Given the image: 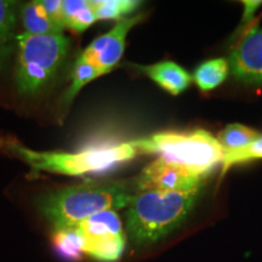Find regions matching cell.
<instances>
[{"label": "cell", "instance_id": "d6986e66", "mask_svg": "<svg viewBox=\"0 0 262 262\" xmlns=\"http://www.w3.org/2000/svg\"><path fill=\"white\" fill-rule=\"evenodd\" d=\"M255 159H262V136L258 137L249 145L242 147L239 149L225 152L224 160H222V171L221 178L228 171L229 168L245 162H250Z\"/></svg>", "mask_w": 262, "mask_h": 262}, {"label": "cell", "instance_id": "8992f818", "mask_svg": "<svg viewBox=\"0 0 262 262\" xmlns=\"http://www.w3.org/2000/svg\"><path fill=\"white\" fill-rule=\"evenodd\" d=\"M81 239L83 253L100 262H116L125 250L126 239L116 210L91 216L75 226Z\"/></svg>", "mask_w": 262, "mask_h": 262}, {"label": "cell", "instance_id": "277c9868", "mask_svg": "<svg viewBox=\"0 0 262 262\" xmlns=\"http://www.w3.org/2000/svg\"><path fill=\"white\" fill-rule=\"evenodd\" d=\"M15 81L22 95H35L50 83L67 55L70 39L61 35H33L22 33L16 37Z\"/></svg>", "mask_w": 262, "mask_h": 262}, {"label": "cell", "instance_id": "e0dca14e", "mask_svg": "<svg viewBox=\"0 0 262 262\" xmlns=\"http://www.w3.org/2000/svg\"><path fill=\"white\" fill-rule=\"evenodd\" d=\"M16 26V3L0 0V62L8 55Z\"/></svg>", "mask_w": 262, "mask_h": 262}, {"label": "cell", "instance_id": "3957f363", "mask_svg": "<svg viewBox=\"0 0 262 262\" xmlns=\"http://www.w3.org/2000/svg\"><path fill=\"white\" fill-rule=\"evenodd\" d=\"M130 145L137 153L158 155L159 158L201 176L210 172L225 157L219 140L206 130L165 131L130 141Z\"/></svg>", "mask_w": 262, "mask_h": 262}, {"label": "cell", "instance_id": "5bb4252c", "mask_svg": "<svg viewBox=\"0 0 262 262\" xmlns=\"http://www.w3.org/2000/svg\"><path fill=\"white\" fill-rule=\"evenodd\" d=\"M103 74L104 73L100 68H97L89 60H86L83 55H80L74 63L73 71H72L71 86L66 91L63 100H62V104L66 107L71 104L74 97L77 96L78 93L83 89L85 85L89 84L90 81H93Z\"/></svg>", "mask_w": 262, "mask_h": 262}, {"label": "cell", "instance_id": "4fadbf2b", "mask_svg": "<svg viewBox=\"0 0 262 262\" xmlns=\"http://www.w3.org/2000/svg\"><path fill=\"white\" fill-rule=\"evenodd\" d=\"M62 8L64 27L72 29L73 32H84L95 21H97L91 0H64L62 2Z\"/></svg>", "mask_w": 262, "mask_h": 262}, {"label": "cell", "instance_id": "5b68a950", "mask_svg": "<svg viewBox=\"0 0 262 262\" xmlns=\"http://www.w3.org/2000/svg\"><path fill=\"white\" fill-rule=\"evenodd\" d=\"M5 145L33 169L72 176L101 171L137 156V150L130 142L75 153L37 152L26 148L15 140H6Z\"/></svg>", "mask_w": 262, "mask_h": 262}, {"label": "cell", "instance_id": "9a60e30c", "mask_svg": "<svg viewBox=\"0 0 262 262\" xmlns=\"http://www.w3.org/2000/svg\"><path fill=\"white\" fill-rule=\"evenodd\" d=\"M142 4L135 0H91L96 19H122Z\"/></svg>", "mask_w": 262, "mask_h": 262}, {"label": "cell", "instance_id": "8fae6325", "mask_svg": "<svg viewBox=\"0 0 262 262\" xmlns=\"http://www.w3.org/2000/svg\"><path fill=\"white\" fill-rule=\"evenodd\" d=\"M22 24L26 33L33 35H61L63 31L58 28L41 8L39 2H31L22 9Z\"/></svg>", "mask_w": 262, "mask_h": 262}, {"label": "cell", "instance_id": "30bf717a", "mask_svg": "<svg viewBox=\"0 0 262 262\" xmlns=\"http://www.w3.org/2000/svg\"><path fill=\"white\" fill-rule=\"evenodd\" d=\"M133 66L171 95H180L187 89L193 80V77L187 71L172 61H160L148 66Z\"/></svg>", "mask_w": 262, "mask_h": 262}, {"label": "cell", "instance_id": "7c38bea8", "mask_svg": "<svg viewBox=\"0 0 262 262\" xmlns=\"http://www.w3.org/2000/svg\"><path fill=\"white\" fill-rule=\"evenodd\" d=\"M229 63L226 58H212L199 64L193 80L202 91H210L221 85L229 74Z\"/></svg>", "mask_w": 262, "mask_h": 262}, {"label": "cell", "instance_id": "6da1fadb", "mask_svg": "<svg viewBox=\"0 0 262 262\" xmlns=\"http://www.w3.org/2000/svg\"><path fill=\"white\" fill-rule=\"evenodd\" d=\"M136 191L135 179L85 180L44 195L38 209L55 229L72 228L98 212L125 208Z\"/></svg>", "mask_w": 262, "mask_h": 262}, {"label": "cell", "instance_id": "2e32d148", "mask_svg": "<svg viewBox=\"0 0 262 262\" xmlns=\"http://www.w3.org/2000/svg\"><path fill=\"white\" fill-rule=\"evenodd\" d=\"M260 133L242 124H229L219 134V142L225 152L239 149L260 137Z\"/></svg>", "mask_w": 262, "mask_h": 262}, {"label": "cell", "instance_id": "9c48e42d", "mask_svg": "<svg viewBox=\"0 0 262 262\" xmlns=\"http://www.w3.org/2000/svg\"><path fill=\"white\" fill-rule=\"evenodd\" d=\"M229 70L238 80L262 84V28L251 27L231 50Z\"/></svg>", "mask_w": 262, "mask_h": 262}, {"label": "cell", "instance_id": "52a82bcc", "mask_svg": "<svg viewBox=\"0 0 262 262\" xmlns=\"http://www.w3.org/2000/svg\"><path fill=\"white\" fill-rule=\"evenodd\" d=\"M205 176L196 175L162 158H157L143 168L135 179L137 189L181 192L202 189Z\"/></svg>", "mask_w": 262, "mask_h": 262}, {"label": "cell", "instance_id": "7a4b0ae2", "mask_svg": "<svg viewBox=\"0 0 262 262\" xmlns=\"http://www.w3.org/2000/svg\"><path fill=\"white\" fill-rule=\"evenodd\" d=\"M201 189L164 192L137 189L129 203L126 229L137 245L152 244L179 228L198 201Z\"/></svg>", "mask_w": 262, "mask_h": 262}, {"label": "cell", "instance_id": "ffe728a7", "mask_svg": "<svg viewBox=\"0 0 262 262\" xmlns=\"http://www.w3.org/2000/svg\"><path fill=\"white\" fill-rule=\"evenodd\" d=\"M39 3H40L44 11L47 12L48 17L50 18L58 28H61L62 31H63L66 27L63 19V8H62L61 0H41V2Z\"/></svg>", "mask_w": 262, "mask_h": 262}, {"label": "cell", "instance_id": "ac0fdd59", "mask_svg": "<svg viewBox=\"0 0 262 262\" xmlns=\"http://www.w3.org/2000/svg\"><path fill=\"white\" fill-rule=\"evenodd\" d=\"M54 243L57 253L67 260H79L83 256L81 239L74 227L55 229Z\"/></svg>", "mask_w": 262, "mask_h": 262}, {"label": "cell", "instance_id": "44dd1931", "mask_svg": "<svg viewBox=\"0 0 262 262\" xmlns=\"http://www.w3.org/2000/svg\"><path fill=\"white\" fill-rule=\"evenodd\" d=\"M244 4V12H243V22L244 24H248V22L253 21L255 12L256 10L260 8L262 2H243Z\"/></svg>", "mask_w": 262, "mask_h": 262}, {"label": "cell", "instance_id": "ba28073f", "mask_svg": "<svg viewBox=\"0 0 262 262\" xmlns=\"http://www.w3.org/2000/svg\"><path fill=\"white\" fill-rule=\"evenodd\" d=\"M142 18L143 15H136L119 19L107 33L95 39L81 55L104 74L110 73L123 57L127 33Z\"/></svg>", "mask_w": 262, "mask_h": 262}]
</instances>
